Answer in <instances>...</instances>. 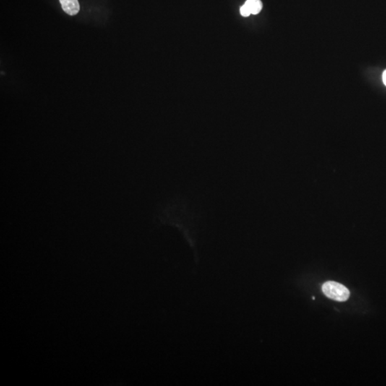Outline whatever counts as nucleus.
Here are the masks:
<instances>
[{
  "label": "nucleus",
  "instance_id": "obj_3",
  "mask_svg": "<svg viewBox=\"0 0 386 386\" xmlns=\"http://www.w3.org/2000/svg\"><path fill=\"white\" fill-rule=\"evenodd\" d=\"M251 14H257L262 10V4L260 0H247L245 3Z\"/></svg>",
  "mask_w": 386,
  "mask_h": 386
},
{
  "label": "nucleus",
  "instance_id": "obj_1",
  "mask_svg": "<svg viewBox=\"0 0 386 386\" xmlns=\"http://www.w3.org/2000/svg\"><path fill=\"white\" fill-rule=\"evenodd\" d=\"M322 290L325 296L334 301H346L350 297L349 290L337 282H326L322 285Z\"/></svg>",
  "mask_w": 386,
  "mask_h": 386
},
{
  "label": "nucleus",
  "instance_id": "obj_4",
  "mask_svg": "<svg viewBox=\"0 0 386 386\" xmlns=\"http://www.w3.org/2000/svg\"><path fill=\"white\" fill-rule=\"evenodd\" d=\"M241 14L243 17H248L251 15V13L250 12L248 6L244 4V5L242 6L241 8Z\"/></svg>",
  "mask_w": 386,
  "mask_h": 386
},
{
  "label": "nucleus",
  "instance_id": "obj_2",
  "mask_svg": "<svg viewBox=\"0 0 386 386\" xmlns=\"http://www.w3.org/2000/svg\"><path fill=\"white\" fill-rule=\"evenodd\" d=\"M60 2L64 12L69 15H76L79 12L78 0H60Z\"/></svg>",
  "mask_w": 386,
  "mask_h": 386
},
{
  "label": "nucleus",
  "instance_id": "obj_5",
  "mask_svg": "<svg viewBox=\"0 0 386 386\" xmlns=\"http://www.w3.org/2000/svg\"><path fill=\"white\" fill-rule=\"evenodd\" d=\"M383 82H384V85L386 86V70L383 73Z\"/></svg>",
  "mask_w": 386,
  "mask_h": 386
}]
</instances>
